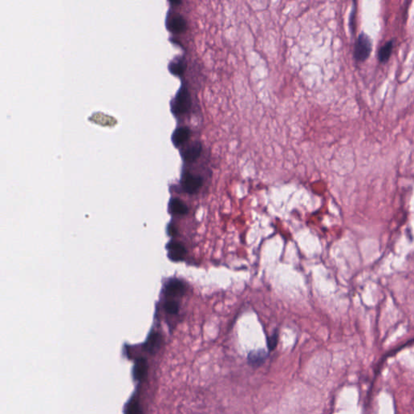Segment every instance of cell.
<instances>
[{
	"instance_id": "obj_1",
	"label": "cell",
	"mask_w": 414,
	"mask_h": 414,
	"mask_svg": "<svg viewBox=\"0 0 414 414\" xmlns=\"http://www.w3.org/2000/svg\"><path fill=\"white\" fill-rule=\"evenodd\" d=\"M191 105V96L189 90L185 86L181 87L176 95L175 98L172 101V112L175 115H181L189 110Z\"/></svg>"
},
{
	"instance_id": "obj_2",
	"label": "cell",
	"mask_w": 414,
	"mask_h": 414,
	"mask_svg": "<svg viewBox=\"0 0 414 414\" xmlns=\"http://www.w3.org/2000/svg\"><path fill=\"white\" fill-rule=\"evenodd\" d=\"M372 41L366 34H361L355 42L354 55L358 62H364L371 55Z\"/></svg>"
},
{
	"instance_id": "obj_3",
	"label": "cell",
	"mask_w": 414,
	"mask_h": 414,
	"mask_svg": "<svg viewBox=\"0 0 414 414\" xmlns=\"http://www.w3.org/2000/svg\"><path fill=\"white\" fill-rule=\"evenodd\" d=\"M203 183V179L199 176L193 175L191 173H184L181 180L182 188L188 194H195L198 191Z\"/></svg>"
},
{
	"instance_id": "obj_4",
	"label": "cell",
	"mask_w": 414,
	"mask_h": 414,
	"mask_svg": "<svg viewBox=\"0 0 414 414\" xmlns=\"http://www.w3.org/2000/svg\"><path fill=\"white\" fill-rule=\"evenodd\" d=\"M166 249L168 250V256L169 259L176 262L183 261L187 252L186 249L183 244L173 240L167 244Z\"/></svg>"
},
{
	"instance_id": "obj_5",
	"label": "cell",
	"mask_w": 414,
	"mask_h": 414,
	"mask_svg": "<svg viewBox=\"0 0 414 414\" xmlns=\"http://www.w3.org/2000/svg\"><path fill=\"white\" fill-rule=\"evenodd\" d=\"M166 295L171 297H180L185 293V285L179 279H172L166 283L164 287Z\"/></svg>"
},
{
	"instance_id": "obj_6",
	"label": "cell",
	"mask_w": 414,
	"mask_h": 414,
	"mask_svg": "<svg viewBox=\"0 0 414 414\" xmlns=\"http://www.w3.org/2000/svg\"><path fill=\"white\" fill-rule=\"evenodd\" d=\"M202 151V146L199 142H196L191 146L187 147L183 152H181L182 158L186 162H194L198 159Z\"/></svg>"
},
{
	"instance_id": "obj_7",
	"label": "cell",
	"mask_w": 414,
	"mask_h": 414,
	"mask_svg": "<svg viewBox=\"0 0 414 414\" xmlns=\"http://www.w3.org/2000/svg\"><path fill=\"white\" fill-rule=\"evenodd\" d=\"M186 20L180 15H176L168 22V29L175 34H180L186 29Z\"/></svg>"
},
{
	"instance_id": "obj_8",
	"label": "cell",
	"mask_w": 414,
	"mask_h": 414,
	"mask_svg": "<svg viewBox=\"0 0 414 414\" xmlns=\"http://www.w3.org/2000/svg\"><path fill=\"white\" fill-rule=\"evenodd\" d=\"M191 134L189 127H180L173 132L172 135V141L176 146H179L185 142L188 141Z\"/></svg>"
},
{
	"instance_id": "obj_9",
	"label": "cell",
	"mask_w": 414,
	"mask_h": 414,
	"mask_svg": "<svg viewBox=\"0 0 414 414\" xmlns=\"http://www.w3.org/2000/svg\"><path fill=\"white\" fill-rule=\"evenodd\" d=\"M268 354L263 350H253L248 355L249 363L253 367H258L266 361Z\"/></svg>"
},
{
	"instance_id": "obj_10",
	"label": "cell",
	"mask_w": 414,
	"mask_h": 414,
	"mask_svg": "<svg viewBox=\"0 0 414 414\" xmlns=\"http://www.w3.org/2000/svg\"><path fill=\"white\" fill-rule=\"evenodd\" d=\"M168 209L169 212L174 216H184L189 212L188 206L179 198L171 199Z\"/></svg>"
},
{
	"instance_id": "obj_11",
	"label": "cell",
	"mask_w": 414,
	"mask_h": 414,
	"mask_svg": "<svg viewBox=\"0 0 414 414\" xmlns=\"http://www.w3.org/2000/svg\"><path fill=\"white\" fill-rule=\"evenodd\" d=\"M161 342H162V337L161 334L159 333H152L149 336L145 346L148 351L155 352L161 346Z\"/></svg>"
},
{
	"instance_id": "obj_12",
	"label": "cell",
	"mask_w": 414,
	"mask_h": 414,
	"mask_svg": "<svg viewBox=\"0 0 414 414\" xmlns=\"http://www.w3.org/2000/svg\"><path fill=\"white\" fill-rule=\"evenodd\" d=\"M393 47H394V41L393 40L388 41L384 46L381 47L378 54V60L381 62H386L389 59L392 52H393Z\"/></svg>"
},
{
	"instance_id": "obj_13",
	"label": "cell",
	"mask_w": 414,
	"mask_h": 414,
	"mask_svg": "<svg viewBox=\"0 0 414 414\" xmlns=\"http://www.w3.org/2000/svg\"><path fill=\"white\" fill-rule=\"evenodd\" d=\"M186 68V62H184V59L180 58V59L174 60L173 62H170V64L168 66V69L170 71L171 73L175 75H181L184 73Z\"/></svg>"
},
{
	"instance_id": "obj_14",
	"label": "cell",
	"mask_w": 414,
	"mask_h": 414,
	"mask_svg": "<svg viewBox=\"0 0 414 414\" xmlns=\"http://www.w3.org/2000/svg\"><path fill=\"white\" fill-rule=\"evenodd\" d=\"M146 371H147V365H146V361L144 359H139L134 366V377L138 380H141L142 378H144V376H146Z\"/></svg>"
},
{
	"instance_id": "obj_15",
	"label": "cell",
	"mask_w": 414,
	"mask_h": 414,
	"mask_svg": "<svg viewBox=\"0 0 414 414\" xmlns=\"http://www.w3.org/2000/svg\"><path fill=\"white\" fill-rule=\"evenodd\" d=\"M125 414H143V411L136 398L131 399L126 405Z\"/></svg>"
},
{
	"instance_id": "obj_16",
	"label": "cell",
	"mask_w": 414,
	"mask_h": 414,
	"mask_svg": "<svg viewBox=\"0 0 414 414\" xmlns=\"http://www.w3.org/2000/svg\"><path fill=\"white\" fill-rule=\"evenodd\" d=\"M163 307L166 312L171 315H176L179 312V304L178 302L173 301V300L166 302L163 305Z\"/></svg>"
},
{
	"instance_id": "obj_17",
	"label": "cell",
	"mask_w": 414,
	"mask_h": 414,
	"mask_svg": "<svg viewBox=\"0 0 414 414\" xmlns=\"http://www.w3.org/2000/svg\"><path fill=\"white\" fill-rule=\"evenodd\" d=\"M278 330H276L275 332L273 333V335L270 336V337H269L268 340H267L269 350H270V351H273V350L275 349L277 345H278Z\"/></svg>"
},
{
	"instance_id": "obj_18",
	"label": "cell",
	"mask_w": 414,
	"mask_h": 414,
	"mask_svg": "<svg viewBox=\"0 0 414 414\" xmlns=\"http://www.w3.org/2000/svg\"><path fill=\"white\" fill-rule=\"evenodd\" d=\"M168 234L171 236H175L178 234V228L173 223H170L168 226Z\"/></svg>"
},
{
	"instance_id": "obj_19",
	"label": "cell",
	"mask_w": 414,
	"mask_h": 414,
	"mask_svg": "<svg viewBox=\"0 0 414 414\" xmlns=\"http://www.w3.org/2000/svg\"><path fill=\"white\" fill-rule=\"evenodd\" d=\"M172 3H176V4H178V3H180V1H173V2H171Z\"/></svg>"
}]
</instances>
